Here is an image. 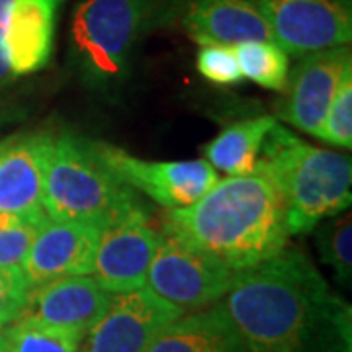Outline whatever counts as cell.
Wrapping results in <instances>:
<instances>
[{
    "label": "cell",
    "mask_w": 352,
    "mask_h": 352,
    "mask_svg": "<svg viewBox=\"0 0 352 352\" xmlns=\"http://www.w3.org/2000/svg\"><path fill=\"white\" fill-rule=\"evenodd\" d=\"M219 303L247 352H352L351 303L302 251L239 272Z\"/></svg>",
    "instance_id": "obj_1"
},
{
    "label": "cell",
    "mask_w": 352,
    "mask_h": 352,
    "mask_svg": "<svg viewBox=\"0 0 352 352\" xmlns=\"http://www.w3.org/2000/svg\"><path fill=\"white\" fill-rule=\"evenodd\" d=\"M161 227L235 272L274 258L289 239L284 206L258 173L217 180L192 206L168 210Z\"/></svg>",
    "instance_id": "obj_2"
},
{
    "label": "cell",
    "mask_w": 352,
    "mask_h": 352,
    "mask_svg": "<svg viewBox=\"0 0 352 352\" xmlns=\"http://www.w3.org/2000/svg\"><path fill=\"white\" fill-rule=\"evenodd\" d=\"M254 173L276 190L289 235L311 233L351 206V157L314 147L280 124L264 139Z\"/></svg>",
    "instance_id": "obj_3"
},
{
    "label": "cell",
    "mask_w": 352,
    "mask_h": 352,
    "mask_svg": "<svg viewBox=\"0 0 352 352\" xmlns=\"http://www.w3.org/2000/svg\"><path fill=\"white\" fill-rule=\"evenodd\" d=\"M163 0H82L71 22L69 55L92 90H113L131 73L135 51L159 24Z\"/></svg>",
    "instance_id": "obj_4"
},
{
    "label": "cell",
    "mask_w": 352,
    "mask_h": 352,
    "mask_svg": "<svg viewBox=\"0 0 352 352\" xmlns=\"http://www.w3.org/2000/svg\"><path fill=\"white\" fill-rule=\"evenodd\" d=\"M141 208L135 192L102 161L94 141L69 131L53 138L43 186V210L51 221H80L102 229Z\"/></svg>",
    "instance_id": "obj_5"
},
{
    "label": "cell",
    "mask_w": 352,
    "mask_h": 352,
    "mask_svg": "<svg viewBox=\"0 0 352 352\" xmlns=\"http://www.w3.org/2000/svg\"><path fill=\"white\" fill-rule=\"evenodd\" d=\"M237 276L239 272L192 249L175 233L161 227L145 288L184 314L221 302Z\"/></svg>",
    "instance_id": "obj_6"
},
{
    "label": "cell",
    "mask_w": 352,
    "mask_h": 352,
    "mask_svg": "<svg viewBox=\"0 0 352 352\" xmlns=\"http://www.w3.org/2000/svg\"><path fill=\"white\" fill-rule=\"evenodd\" d=\"M106 166L131 190L168 210L188 208L219 180L217 173L204 159L198 161H143L124 149L94 141Z\"/></svg>",
    "instance_id": "obj_7"
},
{
    "label": "cell",
    "mask_w": 352,
    "mask_h": 352,
    "mask_svg": "<svg viewBox=\"0 0 352 352\" xmlns=\"http://www.w3.org/2000/svg\"><path fill=\"white\" fill-rule=\"evenodd\" d=\"M274 43L288 55L349 45L352 12L349 0H256Z\"/></svg>",
    "instance_id": "obj_8"
},
{
    "label": "cell",
    "mask_w": 352,
    "mask_h": 352,
    "mask_svg": "<svg viewBox=\"0 0 352 352\" xmlns=\"http://www.w3.org/2000/svg\"><path fill=\"white\" fill-rule=\"evenodd\" d=\"M351 71L349 45L303 55L302 61L288 73V82L282 90L284 98L278 102L276 113L289 126L319 139L335 92Z\"/></svg>",
    "instance_id": "obj_9"
},
{
    "label": "cell",
    "mask_w": 352,
    "mask_h": 352,
    "mask_svg": "<svg viewBox=\"0 0 352 352\" xmlns=\"http://www.w3.org/2000/svg\"><path fill=\"white\" fill-rule=\"evenodd\" d=\"M157 245L159 229L149 223L143 208L104 226L94 256V280L112 296L145 288Z\"/></svg>",
    "instance_id": "obj_10"
},
{
    "label": "cell",
    "mask_w": 352,
    "mask_h": 352,
    "mask_svg": "<svg viewBox=\"0 0 352 352\" xmlns=\"http://www.w3.org/2000/svg\"><path fill=\"white\" fill-rule=\"evenodd\" d=\"M112 294L90 276L57 278L28 289L16 321L87 337L106 314Z\"/></svg>",
    "instance_id": "obj_11"
},
{
    "label": "cell",
    "mask_w": 352,
    "mask_h": 352,
    "mask_svg": "<svg viewBox=\"0 0 352 352\" xmlns=\"http://www.w3.org/2000/svg\"><path fill=\"white\" fill-rule=\"evenodd\" d=\"M184 315L149 288L116 294L102 319L90 329L85 352H145L157 335Z\"/></svg>",
    "instance_id": "obj_12"
},
{
    "label": "cell",
    "mask_w": 352,
    "mask_h": 352,
    "mask_svg": "<svg viewBox=\"0 0 352 352\" xmlns=\"http://www.w3.org/2000/svg\"><path fill=\"white\" fill-rule=\"evenodd\" d=\"M100 227L80 221H47L22 264L28 288L57 278L90 276Z\"/></svg>",
    "instance_id": "obj_13"
},
{
    "label": "cell",
    "mask_w": 352,
    "mask_h": 352,
    "mask_svg": "<svg viewBox=\"0 0 352 352\" xmlns=\"http://www.w3.org/2000/svg\"><path fill=\"white\" fill-rule=\"evenodd\" d=\"M53 138L41 129L0 141V214L45 212L43 186Z\"/></svg>",
    "instance_id": "obj_14"
},
{
    "label": "cell",
    "mask_w": 352,
    "mask_h": 352,
    "mask_svg": "<svg viewBox=\"0 0 352 352\" xmlns=\"http://www.w3.org/2000/svg\"><path fill=\"white\" fill-rule=\"evenodd\" d=\"M65 0H14L2 34V47L14 75L45 69L53 55L57 14Z\"/></svg>",
    "instance_id": "obj_15"
},
{
    "label": "cell",
    "mask_w": 352,
    "mask_h": 352,
    "mask_svg": "<svg viewBox=\"0 0 352 352\" xmlns=\"http://www.w3.org/2000/svg\"><path fill=\"white\" fill-rule=\"evenodd\" d=\"M184 25L200 45L274 41L256 0H190Z\"/></svg>",
    "instance_id": "obj_16"
},
{
    "label": "cell",
    "mask_w": 352,
    "mask_h": 352,
    "mask_svg": "<svg viewBox=\"0 0 352 352\" xmlns=\"http://www.w3.org/2000/svg\"><path fill=\"white\" fill-rule=\"evenodd\" d=\"M145 352H247V349L217 302L180 315L157 335Z\"/></svg>",
    "instance_id": "obj_17"
},
{
    "label": "cell",
    "mask_w": 352,
    "mask_h": 352,
    "mask_svg": "<svg viewBox=\"0 0 352 352\" xmlns=\"http://www.w3.org/2000/svg\"><path fill=\"white\" fill-rule=\"evenodd\" d=\"M274 124L276 120L272 116L231 124L204 147V161L227 176L252 175L264 139Z\"/></svg>",
    "instance_id": "obj_18"
},
{
    "label": "cell",
    "mask_w": 352,
    "mask_h": 352,
    "mask_svg": "<svg viewBox=\"0 0 352 352\" xmlns=\"http://www.w3.org/2000/svg\"><path fill=\"white\" fill-rule=\"evenodd\" d=\"M241 75L258 87L282 92L288 82V53L274 41H245L235 47Z\"/></svg>",
    "instance_id": "obj_19"
},
{
    "label": "cell",
    "mask_w": 352,
    "mask_h": 352,
    "mask_svg": "<svg viewBox=\"0 0 352 352\" xmlns=\"http://www.w3.org/2000/svg\"><path fill=\"white\" fill-rule=\"evenodd\" d=\"M317 229V249L321 261L335 272L340 284H351L352 278V221L349 214L331 215Z\"/></svg>",
    "instance_id": "obj_20"
},
{
    "label": "cell",
    "mask_w": 352,
    "mask_h": 352,
    "mask_svg": "<svg viewBox=\"0 0 352 352\" xmlns=\"http://www.w3.org/2000/svg\"><path fill=\"white\" fill-rule=\"evenodd\" d=\"M47 221L45 212L0 214V266L22 270L28 252Z\"/></svg>",
    "instance_id": "obj_21"
},
{
    "label": "cell",
    "mask_w": 352,
    "mask_h": 352,
    "mask_svg": "<svg viewBox=\"0 0 352 352\" xmlns=\"http://www.w3.org/2000/svg\"><path fill=\"white\" fill-rule=\"evenodd\" d=\"M82 337L14 321L0 331V352H78Z\"/></svg>",
    "instance_id": "obj_22"
},
{
    "label": "cell",
    "mask_w": 352,
    "mask_h": 352,
    "mask_svg": "<svg viewBox=\"0 0 352 352\" xmlns=\"http://www.w3.org/2000/svg\"><path fill=\"white\" fill-rule=\"evenodd\" d=\"M319 139L340 149L352 147V71L340 80L335 98L329 106Z\"/></svg>",
    "instance_id": "obj_23"
},
{
    "label": "cell",
    "mask_w": 352,
    "mask_h": 352,
    "mask_svg": "<svg viewBox=\"0 0 352 352\" xmlns=\"http://www.w3.org/2000/svg\"><path fill=\"white\" fill-rule=\"evenodd\" d=\"M196 67L214 85H237L243 78L233 45H201Z\"/></svg>",
    "instance_id": "obj_24"
},
{
    "label": "cell",
    "mask_w": 352,
    "mask_h": 352,
    "mask_svg": "<svg viewBox=\"0 0 352 352\" xmlns=\"http://www.w3.org/2000/svg\"><path fill=\"white\" fill-rule=\"evenodd\" d=\"M28 289L20 268L0 266V331L14 323L22 314Z\"/></svg>",
    "instance_id": "obj_25"
},
{
    "label": "cell",
    "mask_w": 352,
    "mask_h": 352,
    "mask_svg": "<svg viewBox=\"0 0 352 352\" xmlns=\"http://www.w3.org/2000/svg\"><path fill=\"white\" fill-rule=\"evenodd\" d=\"M14 78H16V75H14L8 59H6V53H4V47H2V41H0V90L8 87Z\"/></svg>",
    "instance_id": "obj_26"
},
{
    "label": "cell",
    "mask_w": 352,
    "mask_h": 352,
    "mask_svg": "<svg viewBox=\"0 0 352 352\" xmlns=\"http://www.w3.org/2000/svg\"><path fill=\"white\" fill-rule=\"evenodd\" d=\"M14 0H0V39L4 34V25L8 20V12H10V6H12Z\"/></svg>",
    "instance_id": "obj_27"
},
{
    "label": "cell",
    "mask_w": 352,
    "mask_h": 352,
    "mask_svg": "<svg viewBox=\"0 0 352 352\" xmlns=\"http://www.w3.org/2000/svg\"><path fill=\"white\" fill-rule=\"evenodd\" d=\"M0 126H2V116H0Z\"/></svg>",
    "instance_id": "obj_28"
}]
</instances>
